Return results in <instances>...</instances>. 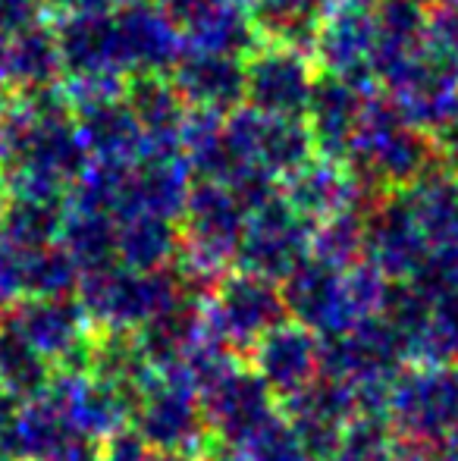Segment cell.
<instances>
[{
  "instance_id": "cell-15",
  "label": "cell",
  "mask_w": 458,
  "mask_h": 461,
  "mask_svg": "<svg viewBox=\"0 0 458 461\" xmlns=\"http://www.w3.org/2000/svg\"><path fill=\"white\" fill-rule=\"evenodd\" d=\"M211 386L204 399V418L217 424L223 433L232 437H251L261 427L274 420V399H270L267 383L257 374H242V370H217L208 376Z\"/></svg>"
},
{
  "instance_id": "cell-32",
  "label": "cell",
  "mask_w": 458,
  "mask_h": 461,
  "mask_svg": "<svg viewBox=\"0 0 458 461\" xmlns=\"http://www.w3.org/2000/svg\"><path fill=\"white\" fill-rule=\"evenodd\" d=\"M411 361L418 365H458V292H443L430 304L427 327Z\"/></svg>"
},
{
  "instance_id": "cell-41",
  "label": "cell",
  "mask_w": 458,
  "mask_h": 461,
  "mask_svg": "<svg viewBox=\"0 0 458 461\" xmlns=\"http://www.w3.org/2000/svg\"><path fill=\"white\" fill-rule=\"evenodd\" d=\"M6 101H10V88L0 82V113H4V107H6Z\"/></svg>"
},
{
  "instance_id": "cell-23",
  "label": "cell",
  "mask_w": 458,
  "mask_h": 461,
  "mask_svg": "<svg viewBox=\"0 0 458 461\" xmlns=\"http://www.w3.org/2000/svg\"><path fill=\"white\" fill-rule=\"evenodd\" d=\"M160 276H141L132 270H101L85 285V302L94 314H104L111 323H139L157 314L173 302L170 289H157Z\"/></svg>"
},
{
  "instance_id": "cell-21",
  "label": "cell",
  "mask_w": 458,
  "mask_h": 461,
  "mask_svg": "<svg viewBox=\"0 0 458 461\" xmlns=\"http://www.w3.org/2000/svg\"><path fill=\"white\" fill-rule=\"evenodd\" d=\"M76 129L94 160H135L141 151V129L129 110L126 97H98L73 104Z\"/></svg>"
},
{
  "instance_id": "cell-8",
  "label": "cell",
  "mask_w": 458,
  "mask_h": 461,
  "mask_svg": "<svg viewBox=\"0 0 458 461\" xmlns=\"http://www.w3.org/2000/svg\"><path fill=\"white\" fill-rule=\"evenodd\" d=\"M116 50L126 76L170 73L183 54V35L157 0H122L113 13Z\"/></svg>"
},
{
  "instance_id": "cell-12",
  "label": "cell",
  "mask_w": 458,
  "mask_h": 461,
  "mask_svg": "<svg viewBox=\"0 0 458 461\" xmlns=\"http://www.w3.org/2000/svg\"><path fill=\"white\" fill-rule=\"evenodd\" d=\"M122 97L141 129V151H183V129L189 120V107H185L183 95L173 88L170 76H129Z\"/></svg>"
},
{
  "instance_id": "cell-13",
  "label": "cell",
  "mask_w": 458,
  "mask_h": 461,
  "mask_svg": "<svg viewBox=\"0 0 458 461\" xmlns=\"http://www.w3.org/2000/svg\"><path fill=\"white\" fill-rule=\"evenodd\" d=\"M283 314H286L283 292H276V285L267 276L255 274L223 283L214 323L223 333V339L232 342V346H248L274 327H280Z\"/></svg>"
},
{
  "instance_id": "cell-29",
  "label": "cell",
  "mask_w": 458,
  "mask_h": 461,
  "mask_svg": "<svg viewBox=\"0 0 458 461\" xmlns=\"http://www.w3.org/2000/svg\"><path fill=\"white\" fill-rule=\"evenodd\" d=\"M364 211L367 207H346V211L320 220L311 236L314 258L339 270L358 264L364 258Z\"/></svg>"
},
{
  "instance_id": "cell-35",
  "label": "cell",
  "mask_w": 458,
  "mask_h": 461,
  "mask_svg": "<svg viewBox=\"0 0 458 461\" xmlns=\"http://www.w3.org/2000/svg\"><path fill=\"white\" fill-rule=\"evenodd\" d=\"M157 4H160V10L173 19V25L179 29V35H183L185 25L195 23V19L202 16L208 6H214L217 0H157Z\"/></svg>"
},
{
  "instance_id": "cell-40",
  "label": "cell",
  "mask_w": 458,
  "mask_h": 461,
  "mask_svg": "<svg viewBox=\"0 0 458 461\" xmlns=\"http://www.w3.org/2000/svg\"><path fill=\"white\" fill-rule=\"evenodd\" d=\"M31 4H35L38 10H41L48 19H54V16H57V10H60V4H63V0H31Z\"/></svg>"
},
{
  "instance_id": "cell-25",
  "label": "cell",
  "mask_w": 458,
  "mask_h": 461,
  "mask_svg": "<svg viewBox=\"0 0 458 461\" xmlns=\"http://www.w3.org/2000/svg\"><path fill=\"white\" fill-rule=\"evenodd\" d=\"M330 4L333 0H251L248 13L261 41L286 44L311 54L318 25Z\"/></svg>"
},
{
  "instance_id": "cell-37",
  "label": "cell",
  "mask_w": 458,
  "mask_h": 461,
  "mask_svg": "<svg viewBox=\"0 0 458 461\" xmlns=\"http://www.w3.org/2000/svg\"><path fill=\"white\" fill-rule=\"evenodd\" d=\"M386 461H446L440 446H427V443H409V439H399L396 449L390 452Z\"/></svg>"
},
{
  "instance_id": "cell-20",
  "label": "cell",
  "mask_w": 458,
  "mask_h": 461,
  "mask_svg": "<svg viewBox=\"0 0 458 461\" xmlns=\"http://www.w3.org/2000/svg\"><path fill=\"white\" fill-rule=\"evenodd\" d=\"M63 79H92V76H126L116 50L113 16H57Z\"/></svg>"
},
{
  "instance_id": "cell-11",
  "label": "cell",
  "mask_w": 458,
  "mask_h": 461,
  "mask_svg": "<svg viewBox=\"0 0 458 461\" xmlns=\"http://www.w3.org/2000/svg\"><path fill=\"white\" fill-rule=\"evenodd\" d=\"M170 82L183 95L189 110L229 116L245 104V60L242 57L214 54V50L183 48L173 63Z\"/></svg>"
},
{
  "instance_id": "cell-30",
  "label": "cell",
  "mask_w": 458,
  "mask_h": 461,
  "mask_svg": "<svg viewBox=\"0 0 458 461\" xmlns=\"http://www.w3.org/2000/svg\"><path fill=\"white\" fill-rule=\"evenodd\" d=\"M399 433L392 430L386 411L358 408L352 420L339 433V446L333 461H386L396 449Z\"/></svg>"
},
{
  "instance_id": "cell-26",
  "label": "cell",
  "mask_w": 458,
  "mask_h": 461,
  "mask_svg": "<svg viewBox=\"0 0 458 461\" xmlns=\"http://www.w3.org/2000/svg\"><path fill=\"white\" fill-rule=\"evenodd\" d=\"M183 44L198 50H214L227 57H248L261 44L257 29L251 23L248 6L236 0H217L214 6L202 13L192 25L183 29Z\"/></svg>"
},
{
  "instance_id": "cell-33",
  "label": "cell",
  "mask_w": 458,
  "mask_h": 461,
  "mask_svg": "<svg viewBox=\"0 0 458 461\" xmlns=\"http://www.w3.org/2000/svg\"><path fill=\"white\" fill-rule=\"evenodd\" d=\"M409 279L424 285L434 298L443 295V292H458V242L443 245V249H430L424 267Z\"/></svg>"
},
{
  "instance_id": "cell-19",
  "label": "cell",
  "mask_w": 458,
  "mask_h": 461,
  "mask_svg": "<svg viewBox=\"0 0 458 461\" xmlns=\"http://www.w3.org/2000/svg\"><path fill=\"white\" fill-rule=\"evenodd\" d=\"M0 54H4V86L10 92H35V88H54L63 82L60 44L48 16L4 38Z\"/></svg>"
},
{
  "instance_id": "cell-5",
  "label": "cell",
  "mask_w": 458,
  "mask_h": 461,
  "mask_svg": "<svg viewBox=\"0 0 458 461\" xmlns=\"http://www.w3.org/2000/svg\"><path fill=\"white\" fill-rule=\"evenodd\" d=\"M373 0H333L318 25L311 54L318 57L324 73L339 76L361 92L373 95Z\"/></svg>"
},
{
  "instance_id": "cell-7",
  "label": "cell",
  "mask_w": 458,
  "mask_h": 461,
  "mask_svg": "<svg viewBox=\"0 0 458 461\" xmlns=\"http://www.w3.org/2000/svg\"><path fill=\"white\" fill-rule=\"evenodd\" d=\"M430 245L418 230L402 192L377 194L364 211V261L386 279H409L424 267Z\"/></svg>"
},
{
  "instance_id": "cell-17",
  "label": "cell",
  "mask_w": 458,
  "mask_h": 461,
  "mask_svg": "<svg viewBox=\"0 0 458 461\" xmlns=\"http://www.w3.org/2000/svg\"><path fill=\"white\" fill-rule=\"evenodd\" d=\"M320 374V339L301 323H280L257 339V376L270 393L295 395Z\"/></svg>"
},
{
  "instance_id": "cell-22",
  "label": "cell",
  "mask_w": 458,
  "mask_h": 461,
  "mask_svg": "<svg viewBox=\"0 0 458 461\" xmlns=\"http://www.w3.org/2000/svg\"><path fill=\"white\" fill-rule=\"evenodd\" d=\"M402 198L430 249L458 242V173L436 160L427 173L402 188Z\"/></svg>"
},
{
  "instance_id": "cell-10",
  "label": "cell",
  "mask_w": 458,
  "mask_h": 461,
  "mask_svg": "<svg viewBox=\"0 0 458 461\" xmlns=\"http://www.w3.org/2000/svg\"><path fill=\"white\" fill-rule=\"evenodd\" d=\"M292 408V430L299 433L308 456L330 461L337 456L339 433L358 414V393L346 380L330 374H318L308 386L289 395Z\"/></svg>"
},
{
  "instance_id": "cell-3",
  "label": "cell",
  "mask_w": 458,
  "mask_h": 461,
  "mask_svg": "<svg viewBox=\"0 0 458 461\" xmlns=\"http://www.w3.org/2000/svg\"><path fill=\"white\" fill-rule=\"evenodd\" d=\"M318 69L311 54L286 44L261 41L245 57V107L267 116L305 120Z\"/></svg>"
},
{
  "instance_id": "cell-2",
  "label": "cell",
  "mask_w": 458,
  "mask_h": 461,
  "mask_svg": "<svg viewBox=\"0 0 458 461\" xmlns=\"http://www.w3.org/2000/svg\"><path fill=\"white\" fill-rule=\"evenodd\" d=\"M386 418L399 439L440 446L458 427V365H405L386 393Z\"/></svg>"
},
{
  "instance_id": "cell-18",
  "label": "cell",
  "mask_w": 458,
  "mask_h": 461,
  "mask_svg": "<svg viewBox=\"0 0 458 461\" xmlns=\"http://www.w3.org/2000/svg\"><path fill=\"white\" fill-rule=\"evenodd\" d=\"M364 188L358 185V179L346 170L343 160L333 158H311L308 164H301L295 173L286 176V192L283 198L308 220H327L337 211H346V207H364Z\"/></svg>"
},
{
  "instance_id": "cell-16",
  "label": "cell",
  "mask_w": 458,
  "mask_h": 461,
  "mask_svg": "<svg viewBox=\"0 0 458 461\" xmlns=\"http://www.w3.org/2000/svg\"><path fill=\"white\" fill-rule=\"evenodd\" d=\"M367 97L371 95L355 88L352 82L339 79V76L318 73L305 110V122L311 129L318 154L343 160L348 141H352L355 129H358L361 110H364Z\"/></svg>"
},
{
  "instance_id": "cell-34",
  "label": "cell",
  "mask_w": 458,
  "mask_h": 461,
  "mask_svg": "<svg viewBox=\"0 0 458 461\" xmlns=\"http://www.w3.org/2000/svg\"><path fill=\"white\" fill-rule=\"evenodd\" d=\"M41 16L44 13L31 0H0V41Z\"/></svg>"
},
{
  "instance_id": "cell-6",
  "label": "cell",
  "mask_w": 458,
  "mask_h": 461,
  "mask_svg": "<svg viewBox=\"0 0 458 461\" xmlns=\"http://www.w3.org/2000/svg\"><path fill=\"white\" fill-rule=\"evenodd\" d=\"M238 245L257 276H289L311 251V226L286 198L274 194L248 211Z\"/></svg>"
},
{
  "instance_id": "cell-39",
  "label": "cell",
  "mask_w": 458,
  "mask_h": 461,
  "mask_svg": "<svg viewBox=\"0 0 458 461\" xmlns=\"http://www.w3.org/2000/svg\"><path fill=\"white\" fill-rule=\"evenodd\" d=\"M440 449H443V456H446V461H458V427L449 433L446 439H443Z\"/></svg>"
},
{
  "instance_id": "cell-1",
  "label": "cell",
  "mask_w": 458,
  "mask_h": 461,
  "mask_svg": "<svg viewBox=\"0 0 458 461\" xmlns=\"http://www.w3.org/2000/svg\"><path fill=\"white\" fill-rule=\"evenodd\" d=\"M436 139L409 122L392 101L367 97L358 129L348 141L343 164L371 194L402 192L436 164Z\"/></svg>"
},
{
  "instance_id": "cell-24",
  "label": "cell",
  "mask_w": 458,
  "mask_h": 461,
  "mask_svg": "<svg viewBox=\"0 0 458 461\" xmlns=\"http://www.w3.org/2000/svg\"><path fill=\"white\" fill-rule=\"evenodd\" d=\"M202 430V411L185 386L164 383V386L141 389V439L160 449H179L192 443Z\"/></svg>"
},
{
  "instance_id": "cell-14",
  "label": "cell",
  "mask_w": 458,
  "mask_h": 461,
  "mask_svg": "<svg viewBox=\"0 0 458 461\" xmlns=\"http://www.w3.org/2000/svg\"><path fill=\"white\" fill-rule=\"evenodd\" d=\"M185 232L202 258H227L242 242L248 207L223 183H204L189 188L185 198Z\"/></svg>"
},
{
  "instance_id": "cell-27",
  "label": "cell",
  "mask_w": 458,
  "mask_h": 461,
  "mask_svg": "<svg viewBox=\"0 0 458 461\" xmlns=\"http://www.w3.org/2000/svg\"><path fill=\"white\" fill-rule=\"evenodd\" d=\"M19 330L22 336L44 355V358L67 361L76 355V348L85 346L82 333V314L79 308H69L67 302H48L38 298L19 311Z\"/></svg>"
},
{
  "instance_id": "cell-42",
  "label": "cell",
  "mask_w": 458,
  "mask_h": 461,
  "mask_svg": "<svg viewBox=\"0 0 458 461\" xmlns=\"http://www.w3.org/2000/svg\"><path fill=\"white\" fill-rule=\"evenodd\" d=\"M236 4H242V6H248V4H251V0H236Z\"/></svg>"
},
{
  "instance_id": "cell-31",
  "label": "cell",
  "mask_w": 458,
  "mask_h": 461,
  "mask_svg": "<svg viewBox=\"0 0 458 461\" xmlns=\"http://www.w3.org/2000/svg\"><path fill=\"white\" fill-rule=\"evenodd\" d=\"M50 380L48 358L22 336V330L6 327L0 333V386L16 393H38Z\"/></svg>"
},
{
  "instance_id": "cell-4",
  "label": "cell",
  "mask_w": 458,
  "mask_h": 461,
  "mask_svg": "<svg viewBox=\"0 0 458 461\" xmlns=\"http://www.w3.org/2000/svg\"><path fill=\"white\" fill-rule=\"evenodd\" d=\"M223 129L238 158L270 176H289L318 154L308 122L292 116H267L242 104L223 116Z\"/></svg>"
},
{
  "instance_id": "cell-38",
  "label": "cell",
  "mask_w": 458,
  "mask_h": 461,
  "mask_svg": "<svg viewBox=\"0 0 458 461\" xmlns=\"http://www.w3.org/2000/svg\"><path fill=\"white\" fill-rule=\"evenodd\" d=\"M16 395L10 393V389L0 386V443L6 439V433H10L13 420H16Z\"/></svg>"
},
{
  "instance_id": "cell-9",
  "label": "cell",
  "mask_w": 458,
  "mask_h": 461,
  "mask_svg": "<svg viewBox=\"0 0 458 461\" xmlns=\"http://www.w3.org/2000/svg\"><path fill=\"white\" fill-rule=\"evenodd\" d=\"M283 304L286 311L308 327L311 333L330 336L339 330L352 327L358 321L348 298L346 270L333 267L327 261H301L292 274L286 276V289H283Z\"/></svg>"
},
{
  "instance_id": "cell-28",
  "label": "cell",
  "mask_w": 458,
  "mask_h": 461,
  "mask_svg": "<svg viewBox=\"0 0 458 461\" xmlns=\"http://www.w3.org/2000/svg\"><path fill=\"white\" fill-rule=\"evenodd\" d=\"M63 226L57 198H31L13 194L10 204L0 211V242L10 251L48 249V242Z\"/></svg>"
},
{
  "instance_id": "cell-43",
  "label": "cell",
  "mask_w": 458,
  "mask_h": 461,
  "mask_svg": "<svg viewBox=\"0 0 458 461\" xmlns=\"http://www.w3.org/2000/svg\"><path fill=\"white\" fill-rule=\"evenodd\" d=\"M421 4H427V0H421Z\"/></svg>"
},
{
  "instance_id": "cell-36",
  "label": "cell",
  "mask_w": 458,
  "mask_h": 461,
  "mask_svg": "<svg viewBox=\"0 0 458 461\" xmlns=\"http://www.w3.org/2000/svg\"><path fill=\"white\" fill-rule=\"evenodd\" d=\"M120 4L122 0H63L57 16H113Z\"/></svg>"
}]
</instances>
